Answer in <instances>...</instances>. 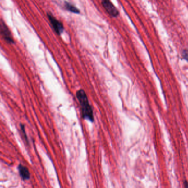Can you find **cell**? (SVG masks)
<instances>
[{"mask_svg": "<svg viewBox=\"0 0 188 188\" xmlns=\"http://www.w3.org/2000/svg\"><path fill=\"white\" fill-rule=\"evenodd\" d=\"M185 187L186 188H188V183L187 181L185 182Z\"/></svg>", "mask_w": 188, "mask_h": 188, "instance_id": "cell-8", "label": "cell"}, {"mask_svg": "<svg viewBox=\"0 0 188 188\" xmlns=\"http://www.w3.org/2000/svg\"><path fill=\"white\" fill-rule=\"evenodd\" d=\"M47 17L54 32H55L56 34L60 35L64 30L63 23L56 19L50 12L47 13Z\"/></svg>", "mask_w": 188, "mask_h": 188, "instance_id": "cell-2", "label": "cell"}, {"mask_svg": "<svg viewBox=\"0 0 188 188\" xmlns=\"http://www.w3.org/2000/svg\"><path fill=\"white\" fill-rule=\"evenodd\" d=\"M101 4L110 17L117 18L119 15V11L110 0H102Z\"/></svg>", "mask_w": 188, "mask_h": 188, "instance_id": "cell-3", "label": "cell"}, {"mask_svg": "<svg viewBox=\"0 0 188 188\" xmlns=\"http://www.w3.org/2000/svg\"><path fill=\"white\" fill-rule=\"evenodd\" d=\"M0 29H1V34L3 37V39L8 44H13L14 40L13 38L12 35L10 32V29L6 24L5 22L1 20V24H0Z\"/></svg>", "mask_w": 188, "mask_h": 188, "instance_id": "cell-4", "label": "cell"}, {"mask_svg": "<svg viewBox=\"0 0 188 188\" xmlns=\"http://www.w3.org/2000/svg\"><path fill=\"white\" fill-rule=\"evenodd\" d=\"M184 59L188 61V50H184L182 54Z\"/></svg>", "mask_w": 188, "mask_h": 188, "instance_id": "cell-7", "label": "cell"}, {"mask_svg": "<svg viewBox=\"0 0 188 188\" xmlns=\"http://www.w3.org/2000/svg\"><path fill=\"white\" fill-rule=\"evenodd\" d=\"M76 96L81 107V113L85 120L90 122L94 121V115L92 106L88 100V97L85 91L83 89H80L77 91Z\"/></svg>", "mask_w": 188, "mask_h": 188, "instance_id": "cell-1", "label": "cell"}, {"mask_svg": "<svg viewBox=\"0 0 188 188\" xmlns=\"http://www.w3.org/2000/svg\"><path fill=\"white\" fill-rule=\"evenodd\" d=\"M18 171H19L20 176L23 180H27V179H30V172L28 171V169L26 167L20 164V166H18Z\"/></svg>", "mask_w": 188, "mask_h": 188, "instance_id": "cell-5", "label": "cell"}, {"mask_svg": "<svg viewBox=\"0 0 188 188\" xmlns=\"http://www.w3.org/2000/svg\"><path fill=\"white\" fill-rule=\"evenodd\" d=\"M64 7L70 12L73 13L75 14H80V10L76 7L75 6L71 4V3L68 2L67 1H65L64 2Z\"/></svg>", "mask_w": 188, "mask_h": 188, "instance_id": "cell-6", "label": "cell"}]
</instances>
